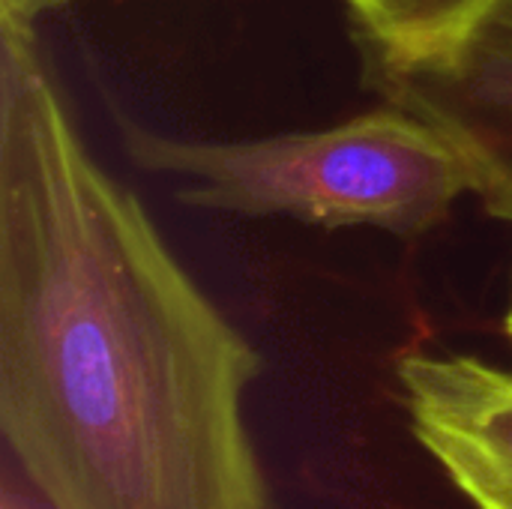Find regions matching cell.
I'll use <instances>...</instances> for the list:
<instances>
[{
    "mask_svg": "<svg viewBox=\"0 0 512 509\" xmlns=\"http://www.w3.org/2000/svg\"><path fill=\"white\" fill-rule=\"evenodd\" d=\"M360 63L366 90L429 123L462 159L483 210L512 225V0H489L435 57L387 63L360 54Z\"/></svg>",
    "mask_w": 512,
    "mask_h": 509,
    "instance_id": "3957f363",
    "label": "cell"
},
{
    "mask_svg": "<svg viewBox=\"0 0 512 509\" xmlns=\"http://www.w3.org/2000/svg\"><path fill=\"white\" fill-rule=\"evenodd\" d=\"M357 51L387 63H417L456 45L489 0H345Z\"/></svg>",
    "mask_w": 512,
    "mask_h": 509,
    "instance_id": "5b68a950",
    "label": "cell"
},
{
    "mask_svg": "<svg viewBox=\"0 0 512 509\" xmlns=\"http://www.w3.org/2000/svg\"><path fill=\"white\" fill-rule=\"evenodd\" d=\"M264 360L87 150L30 24L0 21V435L48 509H276Z\"/></svg>",
    "mask_w": 512,
    "mask_h": 509,
    "instance_id": "6da1fadb",
    "label": "cell"
},
{
    "mask_svg": "<svg viewBox=\"0 0 512 509\" xmlns=\"http://www.w3.org/2000/svg\"><path fill=\"white\" fill-rule=\"evenodd\" d=\"M420 447L477 509H512V372L471 354H408L396 366Z\"/></svg>",
    "mask_w": 512,
    "mask_h": 509,
    "instance_id": "277c9868",
    "label": "cell"
},
{
    "mask_svg": "<svg viewBox=\"0 0 512 509\" xmlns=\"http://www.w3.org/2000/svg\"><path fill=\"white\" fill-rule=\"evenodd\" d=\"M507 336H510V345H512V297H510V309H507Z\"/></svg>",
    "mask_w": 512,
    "mask_h": 509,
    "instance_id": "52a82bcc",
    "label": "cell"
},
{
    "mask_svg": "<svg viewBox=\"0 0 512 509\" xmlns=\"http://www.w3.org/2000/svg\"><path fill=\"white\" fill-rule=\"evenodd\" d=\"M114 129L132 165L198 210L420 237L471 195L456 150L387 102L327 129L261 138H180L123 111H114Z\"/></svg>",
    "mask_w": 512,
    "mask_h": 509,
    "instance_id": "7a4b0ae2",
    "label": "cell"
},
{
    "mask_svg": "<svg viewBox=\"0 0 512 509\" xmlns=\"http://www.w3.org/2000/svg\"><path fill=\"white\" fill-rule=\"evenodd\" d=\"M72 0H0V21H15V24H36L42 15L63 9Z\"/></svg>",
    "mask_w": 512,
    "mask_h": 509,
    "instance_id": "8992f818",
    "label": "cell"
}]
</instances>
